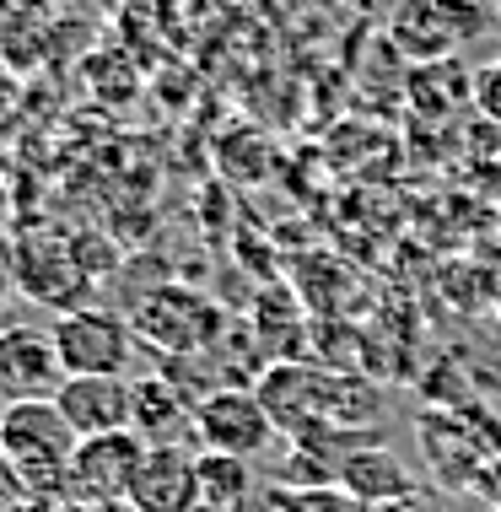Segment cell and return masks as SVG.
I'll return each instance as SVG.
<instances>
[{"label":"cell","mask_w":501,"mask_h":512,"mask_svg":"<svg viewBox=\"0 0 501 512\" xmlns=\"http://www.w3.org/2000/svg\"><path fill=\"white\" fill-rule=\"evenodd\" d=\"M76 432L54 399H11L0 405V459L17 469L27 496H71V453Z\"/></svg>","instance_id":"obj_1"},{"label":"cell","mask_w":501,"mask_h":512,"mask_svg":"<svg viewBox=\"0 0 501 512\" xmlns=\"http://www.w3.org/2000/svg\"><path fill=\"white\" fill-rule=\"evenodd\" d=\"M491 33V0H399L388 17V44L410 65L458 60Z\"/></svg>","instance_id":"obj_2"},{"label":"cell","mask_w":501,"mask_h":512,"mask_svg":"<svg viewBox=\"0 0 501 512\" xmlns=\"http://www.w3.org/2000/svg\"><path fill=\"white\" fill-rule=\"evenodd\" d=\"M54 351H60L65 378H130L135 324L108 308H76L54 318Z\"/></svg>","instance_id":"obj_3"},{"label":"cell","mask_w":501,"mask_h":512,"mask_svg":"<svg viewBox=\"0 0 501 512\" xmlns=\"http://www.w3.org/2000/svg\"><path fill=\"white\" fill-rule=\"evenodd\" d=\"M275 421L259 394L248 389H211L194 399V448L200 453H232V459H254L270 442Z\"/></svg>","instance_id":"obj_4"},{"label":"cell","mask_w":501,"mask_h":512,"mask_svg":"<svg viewBox=\"0 0 501 512\" xmlns=\"http://www.w3.org/2000/svg\"><path fill=\"white\" fill-rule=\"evenodd\" d=\"M141 459H146V442L135 432H108V437L76 442V453H71V502H81V507L130 502Z\"/></svg>","instance_id":"obj_5"},{"label":"cell","mask_w":501,"mask_h":512,"mask_svg":"<svg viewBox=\"0 0 501 512\" xmlns=\"http://www.w3.org/2000/svg\"><path fill=\"white\" fill-rule=\"evenodd\" d=\"M65 383L54 329L38 324H6L0 329V394L11 399H54Z\"/></svg>","instance_id":"obj_6"},{"label":"cell","mask_w":501,"mask_h":512,"mask_svg":"<svg viewBox=\"0 0 501 512\" xmlns=\"http://www.w3.org/2000/svg\"><path fill=\"white\" fill-rule=\"evenodd\" d=\"M130 507L135 512H200V453L189 442H162L151 448L146 442V459L135 469V486H130Z\"/></svg>","instance_id":"obj_7"},{"label":"cell","mask_w":501,"mask_h":512,"mask_svg":"<svg viewBox=\"0 0 501 512\" xmlns=\"http://www.w3.org/2000/svg\"><path fill=\"white\" fill-rule=\"evenodd\" d=\"M65 426L87 442V437H108V432H130L135 421V378H65L60 394Z\"/></svg>","instance_id":"obj_8"},{"label":"cell","mask_w":501,"mask_h":512,"mask_svg":"<svg viewBox=\"0 0 501 512\" xmlns=\"http://www.w3.org/2000/svg\"><path fill=\"white\" fill-rule=\"evenodd\" d=\"M405 98L421 119L442 124H458L475 108V65L458 54V60H431V65H410L405 76Z\"/></svg>","instance_id":"obj_9"},{"label":"cell","mask_w":501,"mask_h":512,"mask_svg":"<svg viewBox=\"0 0 501 512\" xmlns=\"http://www.w3.org/2000/svg\"><path fill=\"white\" fill-rule=\"evenodd\" d=\"M340 480H345V491L361 496L367 507L388 502V496H405V491H415V486H410V475H405V464H399L394 453H378V448L351 453V459L340 464Z\"/></svg>","instance_id":"obj_10"},{"label":"cell","mask_w":501,"mask_h":512,"mask_svg":"<svg viewBox=\"0 0 501 512\" xmlns=\"http://www.w3.org/2000/svg\"><path fill=\"white\" fill-rule=\"evenodd\" d=\"M254 491V469L232 453H200V502L216 512H238Z\"/></svg>","instance_id":"obj_11"},{"label":"cell","mask_w":501,"mask_h":512,"mask_svg":"<svg viewBox=\"0 0 501 512\" xmlns=\"http://www.w3.org/2000/svg\"><path fill=\"white\" fill-rule=\"evenodd\" d=\"M475 114L491 119L501 130V54L485 60V65H475Z\"/></svg>","instance_id":"obj_12"},{"label":"cell","mask_w":501,"mask_h":512,"mask_svg":"<svg viewBox=\"0 0 501 512\" xmlns=\"http://www.w3.org/2000/svg\"><path fill=\"white\" fill-rule=\"evenodd\" d=\"M22 502H27V491H22L17 469L0 459V512H22Z\"/></svg>","instance_id":"obj_13"},{"label":"cell","mask_w":501,"mask_h":512,"mask_svg":"<svg viewBox=\"0 0 501 512\" xmlns=\"http://www.w3.org/2000/svg\"><path fill=\"white\" fill-rule=\"evenodd\" d=\"M367 512H437V507H431V496H415V491H405V496H388V502L367 507Z\"/></svg>","instance_id":"obj_14"},{"label":"cell","mask_w":501,"mask_h":512,"mask_svg":"<svg viewBox=\"0 0 501 512\" xmlns=\"http://www.w3.org/2000/svg\"><path fill=\"white\" fill-rule=\"evenodd\" d=\"M87 512H135L130 502H103V507H87Z\"/></svg>","instance_id":"obj_15"},{"label":"cell","mask_w":501,"mask_h":512,"mask_svg":"<svg viewBox=\"0 0 501 512\" xmlns=\"http://www.w3.org/2000/svg\"><path fill=\"white\" fill-rule=\"evenodd\" d=\"M200 512H216V507H200Z\"/></svg>","instance_id":"obj_16"},{"label":"cell","mask_w":501,"mask_h":512,"mask_svg":"<svg viewBox=\"0 0 501 512\" xmlns=\"http://www.w3.org/2000/svg\"><path fill=\"white\" fill-rule=\"evenodd\" d=\"M496 302H501V286H496Z\"/></svg>","instance_id":"obj_17"}]
</instances>
